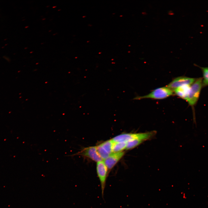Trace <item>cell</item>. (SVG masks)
<instances>
[{
  "label": "cell",
  "instance_id": "10",
  "mask_svg": "<svg viewBox=\"0 0 208 208\" xmlns=\"http://www.w3.org/2000/svg\"><path fill=\"white\" fill-rule=\"evenodd\" d=\"M127 142H114L113 148V153L122 151L126 149Z\"/></svg>",
  "mask_w": 208,
  "mask_h": 208
},
{
  "label": "cell",
  "instance_id": "2",
  "mask_svg": "<svg viewBox=\"0 0 208 208\" xmlns=\"http://www.w3.org/2000/svg\"><path fill=\"white\" fill-rule=\"evenodd\" d=\"M174 91L172 89L166 86L157 88L147 95L137 96L133 99L140 100L144 99H162L172 95L174 94Z\"/></svg>",
  "mask_w": 208,
  "mask_h": 208
},
{
  "label": "cell",
  "instance_id": "6",
  "mask_svg": "<svg viewBox=\"0 0 208 208\" xmlns=\"http://www.w3.org/2000/svg\"><path fill=\"white\" fill-rule=\"evenodd\" d=\"M196 79L186 76H180L174 79L166 86L174 90L183 86L191 85Z\"/></svg>",
  "mask_w": 208,
  "mask_h": 208
},
{
  "label": "cell",
  "instance_id": "4",
  "mask_svg": "<svg viewBox=\"0 0 208 208\" xmlns=\"http://www.w3.org/2000/svg\"><path fill=\"white\" fill-rule=\"evenodd\" d=\"M96 170L100 182L102 196L103 197L109 170L103 161L97 162Z\"/></svg>",
  "mask_w": 208,
  "mask_h": 208
},
{
  "label": "cell",
  "instance_id": "1",
  "mask_svg": "<svg viewBox=\"0 0 208 208\" xmlns=\"http://www.w3.org/2000/svg\"><path fill=\"white\" fill-rule=\"evenodd\" d=\"M156 133L157 131H155L143 133H125L118 135L112 139L114 142H127L135 139L139 140L144 142L152 139Z\"/></svg>",
  "mask_w": 208,
  "mask_h": 208
},
{
  "label": "cell",
  "instance_id": "12",
  "mask_svg": "<svg viewBox=\"0 0 208 208\" xmlns=\"http://www.w3.org/2000/svg\"><path fill=\"white\" fill-rule=\"evenodd\" d=\"M199 67L201 69L203 74V87H205L208 86V67Z\"/></svg>",
  "mask_w": 208,
  "mask_h": 208
},
{
  "label": "cell",
  "instance_id": "3",
  "mask_svg": "<svg viewBox=\"0 0 208 208\" xmlns=\"http://www.w3.org/2000/svg\"><path fill=\"white\" fill-rule=\"evenodd\" d=\"M203 78H196L191 85L189 92L186 101L192 108L196 105L198 99L202 86Z\"/></svg>",
  "mask_w": 208,
  "mask_h": 208
},
{
  "label": "cell",
  "instance_id": "7",
  "mask_svg": "<svg viewBox=\"0 0 208 208\" xmlns=\"http://www.w3.org/2000/svg\"><path fill=\"white\" fill-rule=\"evenodd\" d=\"M125 152L112 153L107 158L104 160L103 161L108 170H110L124 155Z\"/></svg>",
  "mask_w": 208,
  "mask_h": 208
},
{
  "label": "cell",
  "instance_id": "8",
  "mask_svg": "<svg viewBox=\"0 0 208 208\" xmlns=\"http://www.w3.org/2000/svg\"><path fill=\"white\" fill-rule=\"evenodd\" d=\"M191 85H186L180 87L174 90L176 95L186 101L189 92Z\"/></svg>",
  "mask_w": 208,
  "mask_h": 208
},
{
  "label": "cell",
  "instance_id": "5",
  "mask_svg": "<svg viewBox=\"0 0 208 208\" xmlns=\"http://www.w3.org/2000/svg\"><path fill=\"white\" fill-rule=\"evenodd\" d=\"M75 155H81L87 157L96 162L102 161L97 152L96 146L85 148L74 154L67 156L73 157Z\"/></svg>",
  "mask_w": 208,
  "mask_h": 208
},
{
  "label": "cell",
  "instance_id": "9",
  "mask_svg": "<svg viewBox=\"0 0 208 208\" xmlns=\"http://www.w3.org/2000/svg\"><path fill=\"white\" fill-rule=\"evenodd\" d=\"M114 142L112 139L106 141L100 144L105 151L109 155L113 153L112 148Z\"/></svg>",
  "mask_w": 208,
  "mask_h": 208
},
{
  "label": "cell",
  "instance_id": "11",
  "mask_svg": "<svg viewBox=\"0 0 208 208\" xmlns=\"http://www.w3.org/2000/svg\"><path fill=\"white\" fill-rule=\"evenodd\" d=\"M143 141L138 139H135L129 141L127 142L126 150L132 149L139 145Z\"/></svg>",
  "mask_w": 208,
  "mask_h": 208
}]
</instances>
